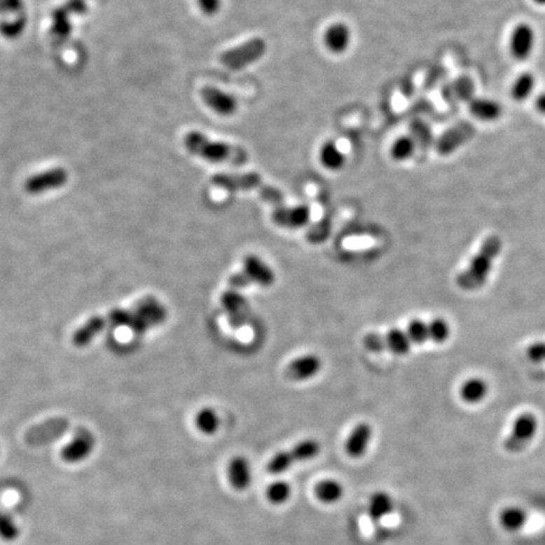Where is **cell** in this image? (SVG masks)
Here are the masks:
<instances>
[{
	"instance_id": "obj_1",
	"label": "cell",
	"mask_w": 545,
	"mask_h": 545,
	"mask_svg": "<svg viewBox=\"0 0 545 545\" xmlns=\"http://www.w3.org/2000/svg\"><path fill=\"white\" fill-rule=\"evenodd\" d=\"M184 146L188 152L211 163H230L241 165L247 160V153L241 146L225 142L211 140L198 132H191L184 138Z\"/></svg>"
},
{
	"instance_id": "obj_2",
	"label": "cell",
	"mask_w": 545,
	"mask_h": 545,
	"mask_svg": "<svg viewBox=\"0 0 545 545\" xmlns=\"http://www.w3.org/2000/svg\"><path fill=\"white\" fill-rule=\"evenodd\" d=\"M502 241L499 236L491 235L482 242L478 253L476 254L466 270L457 277V286L464 291H474L481 288L492 268L494 261L500 253Z\"/></svg>"
},
{
	"instance_id": "obj_3",
	"label": "cell",
	"mask_w": 545,
	"mask_h": 545,
	"mask_svg": "<svg viewBox=\"0 0 545 545\" xmlns=\"http://www.w3.org/2000/svg\"><path fill=\"white\" fill-rule=\"evenodd\" d=\"M212 182L228 191H259L260 196L265 200L266 202L280 205L284 200L282 192L272 186L263 182V179L258 173H247V174H219L215 176Z\"/></svg>"
},
{
	"instance_id": "obj_4",
	"label": "cell",
	"mask_w": 545,
	"mask_h": 545,
	"mask_svg": "<svg viewBox=\"0 0 545 545\" xmlns=\"http://www.w3.org/2000/svg\"><path fill=\"white\" fill-rule=\"evenodd\" d=\"M321 446L315 439H305L296 444L293 448L278 452L268 463V471L272 475H280L291 469L297 462L310 461L318 456Z\"/></svg>"
},
{
	"instance_id": "obj_5",
	"label": "cell",
	"mask_w": 545,
	"mask_h": 545,
	"mask_svg": "<svg viewBox=\"0 0 545 545\" xmlns=\"http://www.w3.org/2000/svg\"><path fill=\"white\" fill-rule=\"evenodd\" d=\"M266 43L264 39H249L245 43L236 46L223 52L220 62L228 70L237 71L255 64L265 55Z\"/></svg>"
},
{
	"instance_id": "obj_6",
	"label": "cell",
	"mask_w": 545,
	"mask_h": 545,
	"mask_svg": "<svg viewBox=\"0 0 545 545\" xmlns=\"http://www.w3.org/2000/svg\"><path fill=\"white\" fill-rule=\"evenodd\" d=\"M538 431V419L532 413H523L513 422L510 436L505 441V450L516 453L524 450Z\"/></svg>"
},
{
	"instance_id": "obj_7",
	"label": "cell",
	"mask_w": 545,
	"mask_h": 545,
	"mask_svg": "<svg viewBox=\"0 0 545 545\" xmlns=\"http://www.w3.org/2000/svg\"><path fill=\"white\" fill-rule=\"evenodd\" d=\"M535 41H537L535 31L529 23L523 22L516 25L511 31L510 41H509V48L511 56L518 61H525L532 56L535 47Z\"/></svg>"
},
{
	"instance_id": "obj_8",
	"label": "cell",
	"mask_w": 545,
	"mask_h": 545,
	"mask_svg": "<svg viewBox=\"0 0 545 545\" xmlns=\"http://www.w3.org/2000/svg\"><path fill=\"white\" fill-rule=\"evenodd\" d=\"M95 437L91 432L81 428L76 432L70 443L66 444L62 450V460L64 462L76 464L88 460L95 450Z\"/></svg>"
},
{
	"instance_id": "obj_9",
	"label": "cell",
	"mask_w": 545,
	"mask_h": 545,
	"mask_svg": "<svg viewBox=\"0 0 545 545\" xmlns=\"http://www.w3.org/2000/svg\"><path fill=\"white\" fill-rule=\"evenodd\" d=\"M475 134V129L469 123H461L456 127L447 130L446 133L437 140V152L441 156H450L457 151L460 146L467 143Z\"/></svg>"
},
{
	"instance_id": "obj_10",
	"label": "cell",
	"mask_w": 545,
	"mask_h": 545,
	"mask_svg": "<svg viewBox=\"0 0 545 545\" xmlns=\"http://www.w3.org/2000/svg\"><path fill=\"white\" fill-rule=\"evenodd\" d=\"M203 102L221 116H231L237 110V102L234 96L212 86H206L201 90Z\"/></svg>"
},
{
	"instance_id": "obj_11",
	"label": "cell",
	"mask_w": 545,
	"mask_h": 545,
	"mask_svg": "<svg viewBox=\"0 0 545 545\" xmlns=\"http://www.w3.org/2000/svg\"><path fill=\"white\" fill-rule=\"evenodd\" d=\"M311 219V209L305 205L294 207H278L272 214V220L283 228H303Z\"/></svg>"
},
{
	"instance_id": "obj_12",
	"label": "cell",
	"mask_w": 545,
	"mask_h": 545,
	"mask_svg": "<svg viewBox=\"0 0 545 545\" xmlns=\"http://www.w3.org/2000/svg\"><path fill=\"white\" fill-rule=\"evenodd\" d=\"M322 368V362L316 355L301 356L293 360L287 368V374L293 380H308L318 374Z\"/></svg>"
},
{
	"instance_id": "obj_13",
	"label": "cell",
	"mask_w": 545,
	"mask_h": 545,
	"mask_svg": "<svg viewBox=\"0 0 545 545\" xmlns=\"http://www.w3.org/2000/svg\"><path fill=\"white\" fill-rule=\"evenodd\" d=\"M244 272L251 280V283L261 287L272 286L275 275L263 260L255 255H247L244 260Z\"/></svg>"
},
{
	"instance_id": "obj_14",
	"label": "cell",
	"mask_w": 545,
	"mask_h": 545,
	"mask_svg": "<svg viewBox=\"0 0 545 545\" xmlns=\"http://www.w3.org/2000/svg\"><path fill=\"white\" fill-rule=\"evenodd\" d=\"M67 427H69V422L66 419L53 418L31 429L28 433V439L32 443H45L62 436Z\"/></svg>"
},
{
	"instance_id": "obj_15",
	"label": "cell",
	"mask_w": 545,
	"mask_h": 545,
	"mask_svg": "<svg viewBox=\"0 0 545 545\" xmlns=\"http://www.w3.org/2000/svg\"><path fill=\"white\" fill-rule=\"evenodd\" d=\"M228 474L231 486L237 491L247 490L251 483V467L245 457L233 458L228 463Z\"/></svg>"
},
{
	"instance_id": "obj_16",
	"label": "cell",
	"mask_w": 545,
	"mask_h": 545,
	"mask_svg": "<svg viewBox=\"0 0 545 545\" xmlns=\"http://www.w3.org/2000/svg\"><path fill=\"white\" fill-rule=\"evenodd\" d=\"M221 305L230 316L231 326L239 327L244 324L247 316V299L236 291H228L221 296Z\"/></svg>"
},
{
	"instance_id": "obj_17",
	"label": "cell",
	"mask_w": 545,
	"mask_h": 545,
	"mask_svg": "<svg viewBox=\"0 0 545 545\" xmlns=\"http://www.w3.org/2000/svg\"><path fill=\"white\" fill-rule=\"evenodd\" d=\"M373 437V429L368 423L356 425L346 442V452L352 458H360L366 453Z\"/></svg>"
},
{
	"instance_id": "obj_18",
	"label": "cell",
	"mask_w": 545,
	"mask_h": 545,
	"mask_svg": "<svg viewBox=\"0 0 545 545\" xmlns=\"http://www.w3.org/2000/svg\"><path fill=\"white\" fill-rule=\"evenodd\" d=\"M134 311L139 315V317L146 322L149 329L163 324L167 318L165 305L152 297L140 301L139 303L134 307Z\"/></svg>"
},
{
	"instance_id": "obj_19",
	"label": "cell",
	"mask_w": 545,
	"mask_h": 545,
	"mask_svg": "<svg viewBox=\"0 0 545 545\" xmlns=\"http://www.w3.org/2000/svg\"><path fill=\"white\" fill-rule=\"evenodd\" d=\"M324 43L332 53H343L351 43V31L345 23H335L324 33Z\"/></svg>"
},
{
	"instance_id": "obj_20",
	"label": "cell",
	"mask_w": 545,
	"mask_h": 545,
	"mask_svg": "<svg viewBox=\"0 0 545 545\" xmlns=\"http://www.w3.org/2000/svg\"><path fill=\"white\" fill-rule=\"evenodd\" d=\"M67 179V174L64 170H56V171L39 174L37 177L29 179L26 184V190L28 193L37 195V193H43L45 191L53 190L57 188L60 186H64Z\"/></svg>"
},
{
	"instance_id": "obj_21",
	"label": "cell",
	"mask_w": 545,
	"mask_h": 545,
	"mask_svg": "<svg viewBox=\"0 0 545 545\" xmlns=\"http://www.w3.org/2000/svg\"><path fill=\"white\" fill-rule=\"evenodd\" d=\"M469 113L472 116H475L477 120L486 121V123H492L497 119H500L502 115V108L500 104L491 99H483V97H474L469 102Z\"/></svg>"
},
{
	"instance_id": "obj_22",
	"label": "cell",
	"mask_w": 545,
	"mask_h": 545,
	"mask_svg": "<svg viewBox=\"0 0 545 545\" xmlns=\"http://www.w3.org/2000/svg\"><path fill=\"white\" fill-rule=\"evenodd\" d=\"M105 326H106L105 318L99 317V316L90 318L89 321L83 324V327H80L76 331V333L74 335V343L76 345L77 347L89 346L91 341H94V338L99 333H102Z\"/></svg>"
},
{
	"instance_id": "obj_23",
	"label": "cell",
	"mask_w": 545,
	"mask_h": 545,
	"mask_svg": "<svg viewBox=\"0 0 545 545\" xmlns=\"http://www.w3.org/2000/svg\"><path fill=\"white\" fill-rule=\"evenodd\" d=\"M394 510V501L387 492H375L368 502V515L374 521L387 518Z\"/></svg>"
},
{
	"instance_id": "obj_24",
	"label": "cell",
	"mask_w": 545,
	"mask_h": 545,
	"mask_svg": "<svg viewBox=\"0 0 545 545\" xmlns=\"http://www.w3.org/2000/svg\"><path fill=\"white\" fill-rule=\"evenodd\" d=\"M321 163L330 171H338L345 165V154L333 142L324 143L319 151Z\"/></svg>"
},
{
	"instance_id": "obj_25",
	"label": "cell",
	"mask_w": 545,
	"mask_h": 545,
	"mask_svg": "<svg viewBox=\"0 0 545 545\" xmlns=\"http://www.w3.org/2000/svg\"><path fill=\"white\" fill-rule=\"evenodd\" d=\"M527 515L521 507H506L500 513L501 526L506 532H519L520 529H523L525 525Z\"/></svg>"
},
{
	"instance_id": "obj_26",
	"label": "cell",
	"mask_w": 545,
	"mask_h": 545,
	"mask_svg": "<svg viewBox=\"0 0 545 545\" xmlns=\"http://www.w3.org/2000/svg\"><path fill=\"white\" fill-rule=\"evenodd\" d=\"M537 85V78L532 75V72H524L520 76L516 77L511 86V97L515 102H525L532 94Z\"/></svg>"
},
{
	"instance_id": "obj_27",
	"label": "cell",
	"mask_w": 545,
	"mask_h": 545,
	"mask_svg": "<svg viewBox=\"0 0 545 545\" xmlns=\"http://www.w3.org/2000/svg\"><path fill=\"white\" fill-rule=\"evenodd\" d=\"M460 394L466 403H478L488 395V384L480 378H472L463 382Z\"/></svg>"
},
{
	"instance_id": "obj_28",
	"label": "cell",
	"mask_w": 545,
	"mask_h": 545,
	"mask_svg": "<svg viewBox=\"0 0 545 545\" xmlns=\"http://www.w3.org/2000/svg\"><path fill=\"white\" fill-rule=\"evenodd\" d=\"M385 340H387V349L393 351L396 355H406L412 346V341L408 336V333L400 329H392L389 331L385 335Z\"/></svg>"
},
{
	"instance_id": "obj_29",
	"label": "cell",
	"mask_w": 545,
	"mask_h": 545,
	"mask_svg": "<svg viewBox=\"0 0 545 545\" xmlns=\"http://www.w3.org/2000/svg\"><path fill=\"white\" fill-rule=\"evenodd\" d=\"M318 499L324 504H335L341 500L343 496V485L335 480H324L319 482L316 488Z\"/></svg>"
},
{
	"instance_id": "obj_30",
	"label": "cell",
	"mask_w": 545,
	"mask_h": 545,
	"mask_svg": "<svg viewBox=\"0 0 545 545\" xmlns=\"http://www.w3.org/2000/svg\"><path fill=\"white\" fill-rule=\"evenodd\" d=\"M447 91L450 94L448 99H455L457 102H469L474 99L475 85L469 77H461L452 83Z\"/></svg>"
},
{
	"instance_id": "obj_31",
	"label": "cell",
	"mask_w": 545,
	"mask_h": 545,
	"mask_svg": "<svg viewBox=\"0 0 545 545\" xmlns=\"http://www.w3.org/2000/svg\"><path fill=\"white\" fill-rule=\"evenodd\" d=\"M415 146L417 143L413 139V137L403 135L394 142L393 146L390 148V156L396 162H404L412 158L413 154L415 153Z\"/></svg>"
},
{
	"instance_id": "obj_32",
	"label": "cell",
	"mask_w": 545,
	"mask_h": 545,
	"mask_svg": "<svg viewBox=\"0 0 545 545\" xmlns=\"http://www.w3.org/2000/svg\"><path fill=\"white\" fill-rule=\"evenodd\" d=\"M22 534L20 525L13 515L8 513H0V539L7 543H13L18 540Z\"/></svg>"
},
{
	"instance_id": "obj_33",
	"label": "cell",
	"mask_w": 545,
	"mask_h": 545,
	"mask_svg": "<svg viewBox=\"0 0 545 545\" xmlns=\"http://www.w3.org/2000/svg\"><path fill=\"white\" fill-rule=\"evenodd\" d=\"M196 425L202 433L211 436L219 429L220 419L212 408H203L197 413Z\"/></svg>"
},
{
	"instance_id": "obj_34",
	"label": "cell",
	"mask_w": 545,
	"mask_h": 545,
	"mask_svg": "<svg viewBox=\"0 0 545 545\" xmlns=\"http://www.w3.org/2000/svg\"><path fill=\"white\" fill-rule=\"evenodd\" d=\"M292 496V488L289 483L284 481H277L272 483L268 491H266V497L274 505H283L287 501L291 499Z\"/></svg>"
},
{
	"instance_id": "obj_35",
	"label": "cell",
	"mask_w": 545,
	"mask_h": 545,
	"mask_svg": "<svg viewBox=\"0 0 545 545\" xmlns=\"http://www.w3.org/2000/svg\"><path fill=\"white\" fill-rule=\"evenodd\" d=\"M411 341L414 343H425L429 340V326L422 319H413L406 331Z\"/></svg>"
},
{
	"instance_id": "obj_36",
	"label": "cell",
	"mask_w": 545,
	"mask_h": 545,
	"mask_svg": "<svg viewBox=\"0 0 545 545\" xmlns=\"http://www.w3.org/2000/svg\"><path fill=\"white\" fill-rule=\"evenodd\" d=\"M429 326V340L434 343H442L448 340L450 335V324L442 318H436L428 324Z\"/></svg>"
},
{
	"instance_id": "obj_37",
	"label": "cell",
	"mask_w": 545,
	"mask_h": 545,
	"mask_svg": "<svg viewBox=\"0 0 545 545\" xmlns=\"http://www.w3.org/2000/svg\"><path fill=\"white\" fill-rule=\"evenodd\" d=\"M413 139L417 146H429L432 144V132L423 121H414L412 125Z\"/></svg>"
},
{
	"instance_id": "obj_38",
	"label": "cell",
	"mask_w": 545,
	"mask_h": 545,
	"mask_svg": "<svg viewBox=\"0 0 545 545\" xmlns=\"http://www.w3.org/2000/svg\"><path fill=\"white\" fill-rule=\"evenodd\" d=\"M364 345L371 352H381V351L387 349L385 336L379 335V333H370V335H368V336L364 338Z\"/></svg>"
},
{
	"instance_id": "obj_39",
	"label": "cell",
	"mask_w": 545,
	"mask_h": 545,
	"mask_svg": "<svg viewBox=\"0 0 545 545\" xmlns=\"http://www.w3.org/2000/svg\"><path fill=\"white\" fill-rule=\"evenodd\" d=\"M197 4L203 14L211 17L220 12L222 0H197Z\"/></svg>"
},
{
	"instance_id": "obj_40",
	"label": "cell",
	"mask_w": 545,
	"mask_h": 545,
	"mask_svg": "<svg viewBox=\"0 0 545 545\" xmlns=\"http://www.w3.org/2000/svg\"><path fill=\"white\" fill-rule=\"evenodd\" d=\"M527 356L532 362L545 361V343H532L527 349Z\"/></svg>"
},
{
	"instance_id": "obj_41",
	"label": "cell",
	"mask_w": 545,
	"mask_h": 545,
	"mask_svg": "<svg viewBox=\"0 0 545 545\" xmlns=\"http://www.w3.org/2000/svg\"><path fill=\"white\" fill-rule=\"evenodd\" d=\"M230 286L236 289H241V288H247V287L251 284V280H249L245 272H235L231 277H230Z\"/></svg>"
},
{
	"instance_id": "obj_42",
	"label": "cell",
	"mask_w": 545,
	"mask_h": 545,
	"mask_svg": "<svg viewBox=\"0 0 545 545\" xmlns=\"http://www.w3.org/2000/svg\"><path fill=\"white\" fill-rule=\"evenodd\" d=\"M535 109L538 111L539 114L544 115L545 116V92L540 94L535 100Z\"/></svg>"
},
{
	"instance_id": "obj_43",
	"label": "cell",
	"mask_w": 545,
	"mask_h": 545,
	"mask_svg": "<svg viewBox=\"0 0 545 545\" xmlns=\"http://www.w3.org/2000/svg\"><path fill=\"white\" fill-rule=\"evenodd\" d=\"M537 6H540V7H545V0H532Z\"/></svg>"
}]
</instances>
